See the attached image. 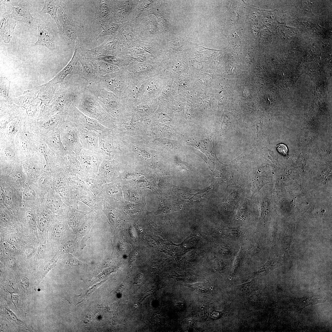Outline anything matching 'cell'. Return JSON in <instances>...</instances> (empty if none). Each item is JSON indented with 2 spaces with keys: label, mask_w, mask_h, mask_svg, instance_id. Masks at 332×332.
Wrapping results in <instances>:
<instances>
[{
  "label": "cell",
  "mask_w": 332,
  "mask_h": 332,
  "mask_svg": "<svg viewBox=\"0 0 332 332\" xmlns=\"http://www.w3.org/2000/svg\"><path fill=\"white\" fill-rule=\"evenodd\" d=\"M75 106L84 114L96 120L104 126H109L111 123V118L107 112L86 87Z\"/></svg>",
  "instance_id": "1"
},
{
  "label": "cell",
  "mask_w": 332,
  "mask_h": 332,
  "mask_svg": "<svg viewBox=\"0 0 332 332\" xmlns=\"http://www.w3.org/2000/svg\"><path fill=\"white\" fill-rule=\"evenodd\" d=\"M32 6L30 0H0V12L9 13L16 21L35 28L37 26L36 18L30 12Z\"/></svg>",
  "instance_id": "2"
},
{
  "label": "cell",
  "mask_w": 332,
  "mask_h": 332,
  "mask_svg": "<svg viewBox=\"0 0 332 332\" xmlns=\"http://www.w3.org/2000/svg\"><path fill=\"white\" fill-rule=\"evenodd\" d=\"M58 17L61 32L70 45L77 47L81 42V27L76 21L66 14L61 6L58 11Z\"/></svg>",
  "instance_id": "3"
},
{
  "label": "cell",
  "mask_w": 332,
  "mask_h": 332,
  "mask_svg": "<svg viewBox=\"0 0 332 332\" xmlns=\"http://www.w3.org/2000/svg\"><path fill=\"white\" fill-rule=\"evenodd\" d=\"M68 120L69 123L77 129L85 128L95 131H107V129L96 120L84 114L75 106H71L69 110Z\"/></svg>",
  "instance_id": "4"
},
{
  "label": "cell",
  "mask_w": 332,
  "mask_h": 332,
  "mask_svg": "<svg viewBox=\"0 0 332 332\" xmlns=\"http://www.w3.org/2000/svg\"><path fill=\"white\" fill-rule=\"evenodd\" d=\"M86 88L107 112L117 113L119 106V99L113 93L108 91L96 82L88 84Z\"/></svg>",
  "instance_id": "5"
},
{
  "label": "cell",
  "mask_w": 332,
  "mask_h": 332,
  "mask_svg": "<svg viewBox=\"0 0 332 332\" xmlns=\"http://www.w3.org/2000/svg\"><path fill=\"white\" fill-rule=\"evenodd\" d=\"M75 74L80 75L88 84L96 82L101 77L94 61L85 56L80 55L79 52L78 61L72 75Z\"/></svg>",
  "instance_id": "6"
},
{
  "label": "cell",
  "mask_w": 332,
  "mask_h": 332,
  "mask_svg": "<svg viewBox=\"0 0 332 332\" xmlns=\"http://www.w3.org/2000/svg\"><path fill=\"white\" fill-rule=\"evenodd\" d=\"M38 29V39L33 46H42L51 50L56 48L52 30L47 20L41 16L36 18Z\"/></svg>",
  "instance_id": "7"
},
{
  "label": "cell",
  "mask_w": 332,
  "mask_h": 332,
  "mask_svg": "<svg viewBox=\"0 0 332 332\" xmlns=\"http://www.w3.org/2000/svg\"><path fill=\"white\" fill-rule=\"evenodd\" d=\"M63 132V140L67 149L70 153L76 155L82 148L80 143L77 129L69 124L64 127Z\"/></svg>",
  "instance_id": "8"
},
{
  "label": "cell",
  "mask_w": 332,
  "mask_h": 332,
  "mask_svg": "<svg viewBox=\"0 0 332 332\" xmlns=\"http://www.w3.org/2000/svg\"><path fill=\"white\" fill-rule=\"evenodd\" d=\"M80 141L82 148L99 152L98 133L85 128L77 129Z\"/></svg>",
  "instance_id": "9"
},
{
  "label": "cell",
  "mask_w": 332,
  "mask_h": 332,
  "mask_svg": "<svg viewBox=\"0 0 332 332\" xmlns=\"http://www.w3.org/2000/svg\"><path fill=\"white\" fill-rule=\"evenodd\" d=\"M75 156L81 162L85 168L93 170L96 168L103 157L100 152L83 148Z\"/></svg>",
  "instance_id": "10"
},
{
  "label": "cell",
  "mask_w": 332,
  "mask_h": 332,
  "mask_svg": "<svg viewBox=\"0 0 332 332\" xmlns=\"http://www.w3.org/2000/svg\"><path fill=\"white\" fill-rule=\"evenodd\" d=\"M0 35L4 42L8 43L11 40L16 21L9 13L0 12Z\"/></svg>",
  "instance_id": "11"
},
{
  "label": "cell",
  "mask_w": 332,
  "mask_h": 332,
  "mask_svg": "<svg viewBox=\"0 0 332 332\" xmlns=\"http://www.w3.org/2000/svg\"><path fill=\"white\" fill-rule=\"evenodd\" d=\"M78 48L75 47L73 55L70 61L66 66L60 71L47 84L50 85H57L63 83L65 78L69 74L72 75L77 64L79 58Z\"/></svg>",
  "instance_id": "12"
},
{
  "label": "cell",
  "mask_w": 332,
  "mask_h": 332,
  "mask_svg": "<svg viewBox=\"0 0 332 332\" xmlns=\"http://www.w3.org/2000/svg\"><path fill=\"white\" fill-rule=\"evenodd\" d=\"M61 3L62 2L60 0H45L43 7L40 12L41 14L46 13L49 14L60 31L61 27L58 17V11Z\"/></svg>",
  "instance_id": "13"
},
{
  "label": "cell",
  "mask_w": 332,
  "mask_h": 332,
  "mask_svg": "<svg viewBox=\"0 0 332 332\" xmlns=\"http://www.w3.org/2000/svg\"><path fill=\"white\" fill-rule=\"evenodd\" d=\"M95 5L96 9L94 20L101 21L108 15L109 11V6L103 1L95 2Z\"/></svg>",
  "instance_id": "14"
},
{
  "label": "cell",
  "mask_w": 332,
  "mask_h": 332,
  "mask_svg": "<svg viewBox=\"0 0 332 332\" xmlns=\"http://www.w3.org/2000/svg\"><path fill=\"white\" fill-rule=\"evenodd\" d=\"M101 26L103 30L97 38L96 41L100 38L115 33L118 30L119 27L117 24L114 23L106 25L102 23Z\"/></svg>",
  "instance_id": "15"
},
{
  "label": "cell",
  "mask_w": 332,
  "mask_h": 332,
  "mask_svg": "<svg viewBox=\"0 0 332 332\" xmlns=\"http://www.w3.org/2000/svg\"><path fill=\"white\" fill-rule=\"evenodd\" d=\"M51 141L53 146L57 151L61 152H64L66 150L61 141L59 131H56L54 132L52 136Z\"/></svg>",
  "instance_id": "16"
},
{
  "label": "cell",
  "mask_w": 332,
  "mask_h": 332,
  "mask_svg": "<svg viewBox=\"0 0 332 332\" xmlns=\"http://www.w3.org/2000/svg\"><path fill=\"white\" fill-rule=\"evenodd\" d=\"M10 81L5 77L0 78V96L7 100L11 101L9 96V90Z\"/></svg>",
  "instance_id": "17"
},
{
  "label": "cell",
  "mask_w": 332,
  "mask_h": 332,
  "mask_svg": "<svg viewBox=\"0 0 332 332\" xmlns=\"http://www.w3.org/2000/svg\"><path fill=\"white\" fill-rule=\"evenodd\" d=\"M61 121V117L59 114H56L50 118L43 125L45 128L55 126Z\"/></svg>",
  "instance_id": "18"
},
{
  "label": "cell",
  "mask_w": 332,
  "mask_h": 332,
  "mask_svg": "<svg viewBox=\"0 0 332 332\" xmlns=\"http://www.w3.org/2000/svg\"><path fill=\"white\" fill-rule=\"evenodd\" d=\"M5 202L8 204H11L13 201V192L12 189L10 188L6 187L5 188Z\"/></svg>",
  "instance_id": "19"
},
{
  "label": "cell",
  "mask_w": 332,
  "mask_h": 332,
  "mask_svg": "<svg viewBox=\"0 0 332 332\" xmlns=\"http://www.w3.org/2000/svg\"><path fill=\"white\" fill-rule=\"evenodd\" d=\"M276 149L278 152L283 156H286L288 152L287 146L283 144H280L276 146Z\"/></svg>",
  "instance_id": "20"
},
{
  "label": "cell",
  "mask_w": 332,
  "mask_h": 332,
  "mask_svg": "<svg viewBox=\"0 0 332 332\" xmlns=\"http://www.w3.org/2000/svg\"><path fill=\"white\" fill-rule=\"evenodd\" d=\"M152 68V66L151 65L144 64L139 66L136 69V71L138 73L144 72L149 70Z\"/></svg>",
  "instance_id": "21"
},
{
  "label": "cell",
  "mask_w": 332,
  "mask_h": 332,
  "mask_svg": "<svg viewBox=\"0 0 332 332\" xmlns=\"http://www.w3.org/2000/svg\"><path fill=\"white\" fill-rule=\"evenodd\" d=\"M26 217L30 224L32 225H34L36 223L35 217L31 211H27L26 213Z\"/></svg>",
  "instance_id": "22"
},
{
  "label": "cell",
  "mask_w": 332,
  "mask_h": 332,
  "mask_svg": "<svg viewBox=\"0 0 332 332\" xmlns=\"http://www.w3.org/2000/svg\"><path fill=\"white\" fill-rule=\"evenodd\" d=\"M56 265V264L55 260H52L49 262L44 268V275H46L52 268Z\"/></svg>",
  "instance_id": "23"
},
{
  "label": "cell",
  "mask_w": 332,
  "mask_h": 332,
  "mask_svg": "<svg viewBox=\"0 0 332 332\" xmlns=\"http://www.w3.org/2000/svg\"><path fill=\"white\" fill-rule=\"evenodd\" d=\"M38 149L40 152L45 155L47 152V149L46 145L41 142H38Z\"/></svg>",
  "instance_id": "24"
},
{
  "label": "cell",
  "mask_w": 332,
  "mask_h": 332,
  "mask_svg": "<svg viewBox=\"0 0 332 332\" xmlns=\"http://www.w3.org/2000/svg\"><path fill=\"white\" fill-rule=\"evenodd\" d=\"M126 11L125 7L123 6H121L118 8L117 10V15L119 17H122L125 14Z\"/></svg>",
  "instance_id": "25"
},
{
  "label": "cell",
  "mask_w": 332,
  "mask_h": 332,
  "mask_svg": "<svg viewBox=\"0 0 332 332\" xmlns=\"http://www.w3.org/2000/svg\"><path fill=\"white\" fill-rule=\"evenodd\" d=\"M39 223L40 229L44 230L46 227L47 223L45 218L41 217L39 219Z\"/></svg>",
  "instance_id": "26"
},
{
  "label": "cell",
  "mask_w": 332,
  "mask_h": 332,
  "mask_svg": "<svg viewBox=\"0 0 332 332\" xmlns=\"http://www.w3.org/2000/svg\"><path fill=\"white\" fill-rule=\"evenodd\" d=\"M4 154L6 156L10 158L13 157L15 156L14 152L10 148H6L5 150Z\"/></svg>",
  "instance_id": "27"
},
{
  "label": "cell",
  "mask_w": 332,
  "mask_h": 332,
  "mask_svg": "<svg viewBox=\"0 0 332 332\" xmlns=\"http://www.w3.org/2000/svg\"><path fill=\"white\" fill-rule=\"evenodd\" d=\"M138 109L140 112L144 113L148 111L149 107L146 104H142L138 106Z\"/></svg>",
  "instance_id": "28"
},
{
  "label": "cell",
  "mask_w": 332,
  "mask_h": 332,
  "mask_svg": "<svg viewBox=\"0 0 332 332\" xmlns=\"http://www.w3.org/2000/svg\"><path fill=\"white\" fill-rule=\"evenodd\" d=\"M144 87V85L143 84H141L140 85H139L136 87L135 89L134 90V94L135 95H138L140 92L142 90Z\"/></svg>",
  "instance_id": "29"
},
{
  "label": "cell",
  "mask_w": 332,
  "mask_h": 332,
  "mask_svg": "<svg viewBox=\"0 0 332 332\" xmlns=\"http://www.w3.org/2000/svg\"><path fill=\"white\" fill-rule=\"evenodd\" d=\"M133 57L139 62H143L145 59V57L144 56L140 55H135Z\"/></svg>",
  "instance_id": "30"
},
{
  "label": "cell",
  "mask_w": 332,
  "mask_h": 332,
  "mask_svg": "<svg viewBox=\"0 0 332 332\" xmlns=\"http://www.w3.org/2000/svg\"><path fill=\"white\" fill-rule=\"evenodd\" d=\"M15 127L14 124H10L7 127V131L9 133H13L15 131Z\"/></svg>",
  "instance_id": "31"
},
{
  "label": "cell",
  "mask_w": 332,
  "mask_h": 332,
  "mask_svg": "<svg viewBox=\"0 0 332 332\" xmlns=\"http://www.w3.org/2000/svg\"><path fill=\"white\" fill-rule=\"evenodd\" d=\"M44 249V247L41 246H40L38 248V254L39 255L40 254H41L40 255H41L42 254H44V253L45 252Z\"/></svg>",
  "instance_id": "32"
},
{
  "label": "cell",
  "mask_w": 332,
  "mask_h": 332,
  "mask_svg": "<svg viewBox=\"0 0 332 332\" xmlns=\"http://www.w3.org/2000/svg\"><path fill=\"white\" fill-rule=\"evenodd\" d=\"M34 251V249L33 247H30L26 251V254H32Z\"/></svg>",
  "instance_id": "33"
},
{
  "label": "cell",
  "mask_w": 332,
  "mask_h": 332,
  "mask_svg": "<svg viewBox=\"0 0 332 332\" xmlns=\"http://www.w3.org/2000/svg\"><path fill=\"white\" fill-rule=\"evenodd\" d=\"M45 180L46 181V177L45 176H42L40 179V182L42 184H44L45 183Z\"/></svg>",
  "instance_id": "34"
},
{
  "label": "cell",
  "mask_w": 332,
  "mask_h": 332,
  "mask_svg": "<svg viewBox=\"0 0 332 332\" xmlns=\"http://www.w3.org/2000/svg\"><path fill=\"white\" fill-rule=\"evenodd\" d=\"M137 305L135 304V307H137Z\"/></svg>",
  "instance_id": "35"
},
{
  "label": "cell",
  "mask_w": 332,
  "mask_h": 332,
  "mask_svg": "<svg viewBox=\"0 0 332 332\" xmlns=\"http://www.w3.org/2000/svg\"><path fill=\"white\" fill-rule=\"evenodd\" d=\"M135 305H133V306H135Z\"/></svg>",
  "instance_id": "36"
}]
</instances>
